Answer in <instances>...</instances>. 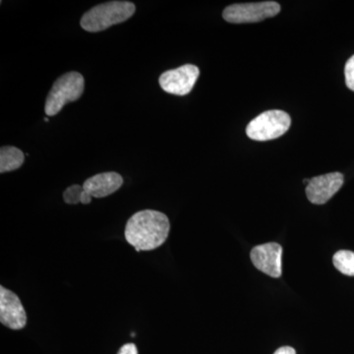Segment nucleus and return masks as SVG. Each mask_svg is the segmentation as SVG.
<instances>
[{
    "label": "nucleus",
    "instance_id": "f257e3e1",
    "mask_svg": "<svg viewBox=\"0 0 354 354\" xmlns=\"http://www.w3.org/2000/svg\"><path fill=\"white\" fill-rule=\"evenodd\" d=\"M171 230L169 218L162 212L143 209L134 214L125 227V239L139 251L155 250L167 241Z\"/></svg>",
    "mask_w": 354,
    "mask_h": 354
},
{
    "label": "nucleus",
    "instance_id": "f03ea898",
    "mask_svg": "<svg viewBox=\"0 0 354 354\" xmlns=\"http://www.w3.org/2000/svg\"><path fill=\"white\" fill-rule=\"evenodd\" d=\"M135 10V4L130 1H109L97 4L84 14L81 27L91 32L104 31L111 26L130 19Z\"/></svg>",
    "mask_w": 354,
    "mask_h": 354
},
{
    "label": "nucleus",
    "instance_id": "7ed1b4c3",
    "mask_svg": "<svg viewBox=\"0 0 354 354\" xmlns=\"http://www.w3.org/2000/svg\"><path fill=\"white\" fill-rule=\"evenodd\" d=\"M85 88V79L79 72L72 71L60 76L46 97L44 111L46 115H57L64 106L78 101Z\"/></svg>",
    "mask_w": 354,
    "mask_h": 354
},
{
    "label": "nucleus",
    "instance_id": "20e7f679",
    "mask_svg": "<svg viewBox=\"0 0 354 354\" xmlns=\"http://www.w3.org/2000/svg\"><path fill=\"white\" fill-rule=\"evenodd\" d=\"M290 116L283 111H268L249 122L246 134L255 141H269L283 136L290 127Z\"/></svg>",
    "mask_w": 354,
    "mask_h": 354
},
{
    "label": "nucleus",
    "instance_id": "39448f33",
    "mask_svg": "<svg viewBox=\"0 0 354 354\" xmlns=\"http://www.w3.org/2000/svg\"><path fill=\"white\" fill-rule=\"evenodd\" d=\"M281 11L278 2L263 1L254 3H237L227 6L223 10V17L234 24L256 23L274 17Z\"/></svg>",
    "mask_w": 354,
    "mask_h": 354
},
{
    "label": "nucleus",
    "instance_id": "423d86ee",
    "mask_svg": "<svg viewBox=\"0 0 354 354\" xmlns=\"http://www.w3.org/2000/svg\"><path fill=\"white\" fill-rule=\"evenodd\" d=\"M200 70L192 64H185L176 69L165 71L158 79L160 88L169 94L185 95L194 88Z\"/></svg>",
    "mask_w": 354,
    "mask_h": 354
},
{
    "label": "nucleus",
    "instance_id": "0eeeda50",
    "mask_svg": "<svg viewBox=\"0 0 354 354\" xmlns=\"http://www.w3.org/2000/svg\"><path fill=\"white\" fill-rule=\"evenodd\" d=\"M0 322L11 330H21L27 324V315L20 298L0 286Z\"/></svg>",
    "mask_w": 354,
    "mask_h": 354
},
{
    "label": "nucleus",
    "instance_id": "6e6552de",
    "mask_svg": "<svg viewBox=\"0 0 354 354\" xmlns=\"http://www.w3.org/2000/svg\"><path fill=\"white\" fill-rule=\"evenodd\" d=\"M281 255L283 248L276 242L254 247L250 254L256 269L274 279L281 276Z\"/></svg>",
    "mask_w": 354,
    "mask_h": 354
},
{
    "label": "nucleus",
    "instance_id": "1a4fd4ad",
    "mask_svg": "<svg viewBox=\"0 0 354 354\" xmlns=\"http://www.w3.org/2000/svg\"><path fill=\"white\" fill-rule=\"evenodd\" d=\"M344 181V174L341 172L314 177L306 186L307 198L312 204H325L341 189Z\"/></svg>",
    "mask_w": 354,
    "mask_h": 354
},
{
    "label": "nucleus",
    "instance_id": "9d476101",
    "mask_svg": "<svg viewBox=\"0 0 354 354\" xmlns=\"http://www.w3.org/2000/svg\"><path fill=\"white\" fill-rule=\"evenodd\" d=\"M123 184L122 176L109 171L95 174L83 184L84 191L92 198H104L116 192Z\"/></svg>",
    "mask_w": 354,
    "mask_h": 354
},
{
    "label": "nucleus",
    "instance_id": "9b49d317",
    "mask_svg": "<svg viewBox=\"0 0 354 354\" xmlns=\"http://www.w3.org/2000/svg\"><path fill=\"white\" fill-rule=\"evenodd\" d=\"M25 156L20 149L13 146H3L0 149V172L16 171L22 167Z\"/></svg>",
    "mask_w": 354,
    "mask_h": 354
},
{
    "label": "nucleus",
    "instance_id": "f8f14e48",
    "mask_svg": "<svg viewBox=\"0 0 354 354\" xmlns=\"http://www.w3.org/2000/svg\"><path fill=\"white\" fill-rule=\"evenodd\" d=\"M333 262L337 271L346 276L354 277V252L353 251H339L335 254Z\"/></svg>",
    "mask_w": 354,
    "mask_h": 354
},
{
    "label": "nucleus",
    "instance_id": "ddd939ff",
    "mask_svg": "<svg viewBox=\"0 0 354 354\" xmlns=\"http://www.w3.org/2000/svg\"><path fill=\"white\" fill-rule=\"evenodd\" d=\"M64 202L66 204L75 205L78 203H82V204H90L92 202V197L88 196L87 193L84 191L83 186L71 185L67 188L64 193Z\"/></svg>",
    "mask_w": 354,
    "mask_h": 354
},
{
    "label": "nucleus",
    "instance_id": "4468645a",
    "mask_svg": "<svg viewBox=\"0 0 354 354\" xmlns=\"http://www.w3.org/2000/svg\"><path fill=\"white\" fill-rule=\"evenodd\" d=\"M344 75H346V83L349 90L354 92V55L349 58L344 67Z\"/></svg>",
    "mask_w": 354,
    "mask_h": 354
},
{
    "label": "nucleus",
    "instance_id": "2eb2a0df",
    "mask_svg": "<svg viewBox=\"0 0 354 354\" xmlns=\"http://www.w3.org/2000/svg\"><path fill=\"white\" fill-rule=\"evenodd\" d=\"M118 354H138V349L134 344H127L122 346Z\"/></svg>",
    "mask_w": 354,
    "mask_h": 354
},
{
    "label": "nucleus",
    "instance_id": "dca6fc26",
    "mask_svg": "<svg viewBox=\"0 0 354 354\" xmlns=\"http://www.w3.org/2000/svg\"><path fill=\"white\" fill-rule=\"evenodd\" d=\"M274 354H297L295 348H290V346H283V348H279Z\"/></svg>",
    "mask_w": 354,
    "mask_h": 354
},
{
    "label": "nucleus",
    "instance_id": "f3484780",
    "mask_svg": "<svg viewBox=\"0 0 354 354\" xmlns=\"http://www.w3.org/2000/svg\"><path fill=\"white\" fill-rule=\"evenodd\" d=\"M44 121H46V122H48V118H44Z\"/></svg>",
    "mask_w": 354,
    "mask_h": 354
}]
</instances>
